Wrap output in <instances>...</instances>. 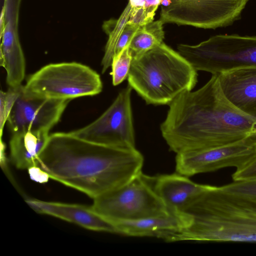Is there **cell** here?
Segmentation results:
<instances>
[{
    "label": "cell",
    "instance_id": "obj_1",
    "mask_svg": "<svg viewBox=\"0 0 256 256\" xmlns=\"http://www.w3.org/2000/svg\"><path fill=\"white\" fill-rule=\"evenodd\" d=\"M144 162L136 148L104 146L58 132L50 134L39 166L49 178L94 199L130 182L142 172Z\"/></svg>",
    "mask_w": 256,
    "mask_h": 256
},
{
    "label": "cell",
    "instance_id": "obj_2",
    "mask_svg": "<svg viewBox=\"0 0 256 256\" xmlns=\"http://www.w3.org/2000/svg\"><path fill=\"white\" fill-rule=\"evenodd\" d=\"M169 106L160 130L176 154L220 146L256 134V120L226 98L218 74L198 90L182 92Z\"/></svg>",
    "mask_w": 256,
    "mask_h": 256
},
{
    "label": "cell",
    "instance_id": "obj_3",
    "mask_svg": "<svg viewBox=\"0 0 256 256\" xmlns=\"http://www.w3.org/2000/svg\"><path fill=\"white\" fill-rule=\"evenodd\" d=\"M185 226L169 242H256V196L209 186L182 211Z\"/></svg>",
    "mask_w": 256,
    "mask_h": 256
},
{
    "label": "cell",
    "instance_id": "obj_4",
    "mask_svg": "<svg viewBox=\"0 0 256 256\" xmlns=\"http://www.w3.org/2000/svg\"><path fill=\"white\" fill-rule=\"evenodd\" d=\"M197 70L164 42L132 58L128 84L147 104L169 105L180 94L192 90Z\"/></svg>",
    "mask_w": 256,
    "mask_h": 256
},
{
    "label": "cell",
    "instance_id": "obj_5",
    "mask_svg": "<svg viewBox=\"0 0 256 256\" xmlns=\"http://www.w3.org/2000/svg\"><path fill=\"white\" fill-rule=\"evenodd\" d=\"M102 88L100 74L88 66L64 62L48 64L30 74L22 90L38 97L71 100L97 95Z\"/></svg>",
    "mask_w": 256,
    "mask_h": 256
},
{
    "label": "cell",
    "instance_id": "obj_6",
    "mask_svg": "<svg viewBox=\"0 0 256 256\" xmlns=\"http://www.w3.org/2000/svg\"><path fill=\"white\" fill-rule=\"evenodd\" d=\"M154 181V176L142 172L125 184L93 199L92 206L114 224L172 214L156 192Z\"/></svg>",
    "mask_w": 256,
    "mask_h": 256
},
{
    "label": "cell",
    "instance_id": "obj_7",
    "mask_svg": "<svg viewBox=\"0 0 256 256\" xmlns=\"http://www.w3.org/2000/svg\"><path fill=\"white\" fill-rule=\"evenodd\" d=\"M177 48L196 70L212 74L256 67V36L218 34L196 45L180 44Z\"/></svg>",
    "mask_w": 256,
    "mask_h": 256
},
{
    "label": "cell",
    "instance_id": "obj_8",
    "mask_svg": "<svg viewBox=\"0 0 256 256\" xmlns=\"http://www.w3.org/2000/svg\"><path fill=\"white\" fill-rule=\"evenodd\" d=\"M162 6L160 20L163 22L216 29L232 25L241 18L249 0H171Z\"/></svg>",
    "mask_w": 256,
    "mask_h": 256
},
{
    "label": "cell",
    "instance_id": "obj_9",
    "mask_svg": "<svg viewBox=\"0 0 256 256\" xmlns=\"http://www.w3.org/2000/svg\"><path fill=\"white\" fill-rule=\"evenodd\" d=\"M132 90L128 84L98 118L68 133L99 144L121 148H136L130 98Z\"/></svg>",
    "mask_w": 256,
    "mask_h": 256
},
{
    "label": "cell",
    "instance_id": "obj_10",
    "mask_svg": "<svg viewBox=\"0 0 256 256\" xmlns=\"http://www.w3.org/2000/svg\"><path fill=\"white\" fill-rule=\"evenodd\" d=\"M256 154V134L226 144L176 154V171L190 177L226 167L241 166Z\"/></svg>",
    "mask_w": 256,
    "mask_h": 256
},
{
    "label": "cell",
    "instance_id": "obj_11",
    "mask_svg": "<svg viewBox=\"0 0 256 256\" xmlns=\"http://www.w3.org/2000/svg\"><path fill=\"white\" fill-rule=\"evenodd\" d=\"M70 100L38 97L22 90L7 120L12 133L50 130L60 121Z\"/></svg>",
    "mask_w": 256,
    "mask_h": 256
},
{
    "label": "cell",
    "instance_id": "obj_12",
    "mask_svg": "<svg viewBox=\"0 0 256 256\" xmlns=\"http://www.w3.org/2000/svg\"><path fill=\"white\" fill-rule=\"evenodd\" d=\"M26 202L38 213L52 216L88 230L118 234L115 225L98 214L92 206L34 198H28Z\"/></svg>",
    "mask_w": 256,
    "mask_h": 256
},
{
    "label": "cell",
    "instance_id": "obj_13",
    "mask_svg": "<svg viewBox=\"0 0 256 256\" xmlns=\"http://www.w3.org/2000/svg\"><path fill=\"white\" fill-rule=\"evenodd\" d=\"M226 98L244 114L256 120V67L218 74Z\"/></svg>",
    "mask_w": 256,
    "mask_h": 256
},
{
    "label": "cell",
    "instance_id": "obj_14",
    "mask_svg": "<svg viewBox=\"0 0 256 256\" xmlns=\"http://www.w3.org/2000/svg\"><path fill=\"white\" fill-rule=\"evenodd\" d=\"M209 185L192 181L178 172L154 176V188L170 212L181 214L184 209Z\"/></svg>",
    "mask_w": 256,
    "mask_h": 256
},
{
    "label": "cell",
    "instance_id": "obj_15",
    "mask_svg": "<svg viewBox=\"0 0 256 256\" xmlns=\"http://www.w3.org/2000/svg\"><path fill=\"white\" fill-rule=\"evenodd\" d=\"M184 218L181 214L149 217L114 224L118 233L130 236H153L167 241L173 234L185 226Z\"/></svg>",
    "mask_w": 256,
    "mask_h": 256
},
{
    "label": "cell",
    "instance_id": "obj_16",
    "mask_svg": "<svg viewBox=\"0 0 256 256\" xmlns=\"http://www.w3.org/2000/svg\"><path fill=\"white\" fill-rule=\"evenodd\" d=\"M46 131H24L12 134L10 140V158L20 170L39 166V157L49 138Z\"/></svg>",
    "mask_w": 256,
    "mask_h": 256
},
{
    "label": "cell",
    "instance_id": "obj_17",
    "mask_svg": "<svg viewBox=\"0 0 256 256\" xmlns=\"http://www.w3.org/2000/svg\"><path fill=\"white\" fill-rule=\"evenodd\" d=\"M163 24L159 20L140 27L129 45L132 58L156 48L163 42L164 37Z\"/></svg>",
    "mask_w": 256,
    "mask_h": 256
},
{
    "label": "cell",
    "instance_id": "obj_18",
    "mask_svg": "<svg viewBox=\"0 0 256 256\" xmlns=\"http://www.w3.org/2000/svg\"><path fill=\"white\" fill-rule=\"evenodd\" d=\"M132 8L128 2L118 20H110L105 24L109 38L101 62L102 74L111 66L116 44L129 20Z\"/></svg>",
    "mask_w": 256,
    "mask_h": 256
},
{
    "label": "cell",
    "instance_id": "obj_19",
    "mask_svg": "<svg viewBox=\"0 0 256 256\" xmlns=\"http://www.w3.org/2000/svg\"><path fill=\"white\" fill-rule=\"evenodd\" d=\"M132 60L129 46L114 56L111 64V75L114 86L120 84L128 78Z\"/></svg>",
    "mask_w": 256,
    "mask_h": 256
},
{
    "label": "cell",
    "instance_id": "obj_20",
    "mask_svg": "<svg viewBox=\"0 0 256 256\" xmlns=\"http://www.w3.org/2000/svg\"><path fill=\"white\" fill-rule=\"evenodd\" d=\"M22 86L16 88L8 87L6 91L0 92V135L2 138L3 130L13 106L22 90Z\"/></svg>",
    "mask_w": 256,
    "mask_h": 256
},
{
    "label": "cell",
    "instance_id": "obj_21",
    "mask_svg": "<svg viewBox=\"0 0 256 256\" xmlns=\"http://www.w3.org/2000/svg\"><path fill=\"white\" fill-rule=\"evenodd\" d=\"M159 6L148 8H132L128 24L138 26L146 25L154 21L155 13Z\"/></svg>",
    "mask_w": 256,
    "mask_h": 256
},
{
    "label": "cell",
    "instance_id": "obj_22",
    "mask_svg": "<svg viewBox=\"0 0 256 256\" xmlns=\"http://www.w3.org/2000/svg\"><path fill=\"white\" fill-rule=\"evenodd\" d=\"M220 188L222 190L230 193L256 196V178L234 180L232 182Z\"/></svg>",
    "mask_w": 256,
    "mask_h": 256
},
{
    "label": "cell",
    "instance_id": "obj_23",
    "mask_svg": "<svg viewBox=\"0 0 256 256\" xmlns=\"http://www.w3.org/2000/svg\"><path fill=\"white\" fill-rule=\"evenodd\" d=\"M233 180H247L256 178V154L249 160L236 168L232 174Z\"/></svg>",
    "mask_w": 256,
    "mask_h": 256
},
{
    "label": "cell",
    "instance_id": "obj_24",
    "mask_svg": "<svg viewBox=\"0 0 256 256\" xmlns=\"http://www.w3.org/2000/svg\"><path fill=\"white\" fill-rule=\"evenodd\" d=\"M140 26L133 24H126L116 44L114 56L130 45L132 40Z\"/></svg>",
    "mask_w": 256,
    "mask_h": 256
},
{
    "label": "cell",
    "instance_id": "obj_25",
    "mask_svg": "<svg viewBox=\"0 0 256 256\" xmlns=\"http://www.w3.org/2000/svg\"><path fill=\"white\" fill-rule=\"evenodd\" d=\"M132 8L141 7L144 6L145 0H129Z\"/></svg>",
    "mask_w": 256,
    "mask_h": 256
},
{
    "label": "cell",
    "instance_id": "obj_26",
    "mask_svg": "<svg viewBox=\"0 0 256 256\" xmlns=\"http://www.w3.org/2000/svg\"><path fill=\"white\" fill-rule=\"evenodd\" d=\"M160 4V0H145L144 6L148 8L152 6H159Z\"/></svg>",
    "mask_w": 256,
    "mask_h": 256
},
{
    "label": "cell",
    "instance_id": "obj_27",
    "mask_svg": "<svg viewBox=\"0 0 256 256\" xmlns=\"http://www.w3.org/2000/svg\"><path fill=\"white\" fill-rule=\"evenodd\" d=\"M172 4L171 0H160V4L164 6H168Z\"/></svg>",
    "mask_w": 256,
    "mask_h": 256
}]
</instances>
